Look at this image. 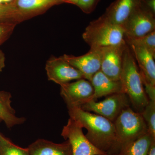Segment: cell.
<instances>
[{
  "label": "cell",
  "instance_id": "obj_1",
  "mask_svg": "<svg viewBox=\"0 0 155 155\" xmlns=\"http://www.w3.org/2000/svg\"><path fill=\"white\" fill-rule=\"evenodd\" d=\"M67 106L70 118L79 122L87 130L85 136L87 139L98 149L107 154L116 137L114 122L79 107Z\"/></svg>",
  "mask_w": 155,
  "mask_h": 155
},
{
  "label": "cell",
  "instance_id": "obj_2",
  "mask_svg": "<svg viewBox=\"0 0 155 155\" xmlns=\"http://www.w3.org/2000/svg\"><path fill=\"white\" fill-rule=\"evenodd\" d=\"M120 80L123 91L129 98L134 110L141 114L149 99L145 91L133 52L127 44L123 54Z\"/></svg>",
  "mask_w": 155,
  "mask_h": 155
},
{
  "label": "cell",
  "instance_id": "obj_3",
  "mask_svg": "<svg viewBox=\"0 0 155 155\" xmlns=\"http://www.w3.org/2000/svg\"><path fill=\"white\" fill-rule=\"evenodd\" d=\"M116 131L115 142L108 155H117L121 150L148 132L141 114L130 107L125 109L114 122Z\"/></svg>",
  "mask_w": 155,
  "mask_h": 155
},
{
  "label": "cell",
  "instance_id": "obj_4",
  "mask_svg": "<svg viewBox=\"0 0 155 155\" xmlns=\"http://www.w3.org/2000/svg\"><path fill=\"white\" fill-rule=\"evenodd\" d=\"M122 26L116 25L102 15L91 21L82 34L84 40L91 48L116 45L125 41Z\"/></svg>",
  "mask_w": 155,
  "mask_h": 155
},
{
  "label": "cell",
  "instance_id": "obj_5",
  "mask_svg": "<svg viewBox=\"0 0 155 155\" xmlns=\"http://www.w3.org/2000/svg\"><path fill=\"white\" fill-rule=\"evenodd\" d=\"M129 98L124 93L108 96L105 99L97 102L91 100L81 108L84 110L93 112L114 122L122 111L130 107Z\"/></svg>",
  "mask_w": 155,
  "mask_h": 155
},
{
  "label": "cell",
  "instance_id": "obj_6",
  "mask_svg": "<svg viewBox=\"0 0 155 155\" xmlns=\"http://www.w3.org/2000/svg\"><path fill=\"white\" fill-rule=\"evenodd\" d=\"M83 128L79 122L70 118L63 127L61 135L70 143L72 155H108L92 144L84 134Z\"/></svg>",
  "mask_w": 155,
  "mask_h": 155
},
{
  "label": "cell",
  "instance_id": "obj_7",
  "mask_svg": "<svg viewBox=\"0 0 155 155\" xmlns=\"http://www.w3.org/2000/svg\"><path fill=\"white\" fill-rule=\"evenodd\" d=\"M155 14L140 4L136 7L122 28L125 38H137L155 30Z\"/></svg>",
  "mask_w": 155,
  "mask_h": 155
},
{
  "label": "cell",
  "instance_id": "obj_8",
  "mask_svg": "<svg viewBox=\"0 0 155 155\" xmlns=\"http://www.w3.org/2000/svg\"><path fill=\"white\" fill-rule=\"evenodd\" d=\"M61 95L67 106L81 107L92 100L94 90L91 82L81 78L72 83L60 84Z\"/></svg>",
  "mask_w": 155,
  "mask_h": 155
},
{
  "label": "cell",
  "instance_id": "obj_9",
  "mask_svg": "<svg viewBox=\"0 0 155 155\" xmlns=\"http://www.w3.org/2000/svg\"><path fill=\"white\" fill-rule=\"evenodd\" d=\"M102 48H91L83 55L74 56L64 54L61 56L70 65L79 70L84 79L90 81L93 75L101 70Z\"/></svg>",
  "mask_w": 155,
  "mask_h": 155
},
{
  "label": "cell",
  "instance_id": "obj_10",
  "mask_svg": "<svg viewBox=\"0 0 155 155\" xmlns=\"http://www.w3.org/2000/svg\"><path fill=\"white\" fill-rule=\"evenodd\" d=\"M48 79L60 84L71 81L84 78L83 74L64 60L62 57L50 58L46 63Z\"/></svg>",
  "mask_w": 155,
  "mask_h": 155
},
{
  "label": "cell",
  "instance_id": "obj_11",
  "mask_svg": "<svg viewBox=\"0 0 155 155\" xmlns=\"http://www.w3.org/2000/svg\"><path fill=\"white\" fill-rule=\"evenodd\" d=\"M126 41L116 45L102 48L101 70L112 80H120Z\"/></svg>",
  "mask_w": 155,
  "mask_h": 155
},
{
  "label": "cell",
  "instance_id": "obj_12",
  "mask_svg": "<svg viewBox=\"0 0 155 155\" xmlns=\"http://www.w3.org/2000/svg\"><path fill=\"white\" fill-rule=\"evenodd\" d=\"M138 4L139 0H116L102 15L110 22L122 27Z\"/></svg>",
  "mask_w": 155,
  "mask_h": 155
},
{
  "label": "cell",
  "instance_id": "obj_13",
  "mask_svg": "<svg viewBox=\"0 0 155 155\" xmlns=\"http://www.w3.org/2000/svg\"><path fill=\"white\" fill-rule=\"evenodd\" d=\"M90 82L94 90L92 98L94 101H96L102 97L124 93L120 80H112L101 70L93 75Z\"/></svg>",
  "mask_w": 155,
  "mask_h": 155
},
{
  "label": "cell",
  "instance_id": "obj_14",
  "mask_svg": "<svg viewBox=\"0 0 155 155\" xmlns=\"http://www.w3.org/2000/svg\"><path fill=\"white\" fill-rule=\"evenodd\" d=\"M56 143L43 139H38L28 146L30 155H72V149L68 140Z\"/></svg>",
  "mask_w": 155,
  "mask_h": 155
},
{
  "label": "cell",
  "instance_id": "obj_15",
  "mask_svg": "<svg viewBox=\"0 0 155 155\" xmlns=\"http://www.w3.org/2000/svg\"><path fill=\"white\" fill-rule=\"evenodd\" d=\"M129 46L138 63L140 71L148 81L155 85V56L145 48L134 45Z\"/></svg>",
  "mask_w": 155,
  "mask_h": 155
},
{
  "label": "cell",
  "instance_id": "obj_16",
  "mask_svg": "<svg viewBox=\"0 0 155 155\" xmlns=\"http://www.w3.org/2000/svg\"><path fill=\"white\" fill-rule=\"evenodd\" d=\"M11 98L9 92L0 91V118L8 128L22 125L26 121L24 117L16 116V111L11 106Z\"/></svg>",
  "mask_w": 155,
  "mask_h": 155
},
{
  "label": "cell",
  "instance_id": "obj_17",
  "mask_svg": "<svg viewBox=\"0 0 155 155\" xmlns=\"http://www.w3.org/2000/svg\"><path fill=\"white\" fill-rule=\"evenodd\" d=\"M12 2L19 11L31 17L42 14L54 6L44 0H13Z\"/></svg>",
  "mask_w": 155,
  "mask_h": 155
},
{
  "label": "cell",
  "instance_id": "obj_18",
  "mask_svg": "<svg viewBox=\"0 0 155 155\" xmlns=\"http://www.w3.org/2000/svg\"><path fill=\"white\" fill-rule=\"evenodd\" d=\"M155 138L148 131L120 151L117 155H148Z\"/></svg>",
  "mask_w": 155,
  "mask_h": 155
},
{
  "label": "cell",
  "instance_id": "obj_19",
  "mask_svg": "<svg viewBox=\"0 0 155 155\" xmlns=\"http://www.w3.org/2000/svg\"><path fill=\"white\" fill-rule=\"evenodd\" d=\"M31 17L19 11L12 2L0 4V22H19Z\"/></svg>",
  "mask_w": 155,
  "mask_h": 155
},
{
  "label": "cell",
  "instance_id": "obj_20",
  "mask_svg": "<svg viewBox=\"0 0 155 155\" xmlns=\"http://www.w3.org/2000/svg\"><path fill=\"white\" fill-rule=\"evenodd\" d=\"M0 155H30L28 148L14 144L10 139L0 133Z\"/></svg>",
  "mask_w": 155,
  "mask_h": 155
},
{
  "label": "cell",
  "instance_id": "obj_21",
  "mask_svg": "<svg viewBox=\"0 0 155 155\" xmlns=\"http://www.w3.org/2000/svg\"><path fill=\"white\" fill-rule=\"evenodd\" d=\"M125 40L128 45H134L145 48L155 57V30L137 38L125 37Z\"/></svg>",
  "mask_w": 155,
  "mask_h": 155
},
{
  "label": "cell",
  "instance_id": "obj_22",
  "mask_svg": "<svg viewBox=\"0 0 155 155\" xmlns=\"http://www.w3.org/2000/svg\"><path fill=\"white\" fill-rule=\"evenodd\" d=\"M141 114L146 124L148 131L155 138V101L149 100Z\"/></svg>",
  "mask_w": 155,
  "mask_h": 155
},
{
  "label": "cell",
  "instance_id": "obj_23",
  "mask_svg": "<svg viewBox=\"0 0 155 155\" xmlns=\"http://www.w3.org/2000/svg\"><path fill=\"white\" fill-rule=\"evenodd\" d=\"M17 24L14 22H0V46L10 37Z\"/></svg>",
  "mask_w": 155,
  "mask_h": 155
},
{
  "label": "cell",
  "instance_id": "obj_24",
  "mask_svg": "<svg viewBox=\"0 0 155 155\" xmlns=\"http://www.w3.org/2000/svg\"><path fill=\"white\" fill-rule=\"evenodd\" d=\"M100 0H78L76 5L84 13L89 14L94 11Z\"/></svg>",
  "mask_w": 155,
  "mask_h": 155
},
{
  "label": "cell",
  "instance_id": "obj_25",
  "mask_svg": "<svg viewBox=\"0 0 155 155\" xmlns=\"http://www.w3.org/2000/svg\"><path fill=\"white\" fill-rule=\"evenodd\" d=\"M143 84L144 87V89L149 100L155 101V85H153L148 81L145 78L144 75L140 71Z\"/></svg>",
  "mask_w": 155,
  "mask_h": 155
},
{
  "label": "cell",
  "instance_id": "obj_26",
  "mask_svg": "<svg viewBox=\"0 0 155 155\" xmlns=\"http://www.w3.org/2000/svg\"><path fill=\"white\" fill-rule=\"evenodd\" d=\"M140 4L155 14V0H139Z\"/></svg>",
  "mask_w": 155,
  "mask_h": 155
},
{
  "label": "cell",
  "instance_id": "obj_27",
  "mask_svg": "<svg viewBox=\"0 0 155 155\" xmlns=\"http://www.w3.org/2000/svg\"><path fill=\"white\" fill-rule=\"evenodd\" d=\"M5 66V57L4 53L0 50V72L2 71Z\"/></svg>",
  "mask_w": 155,
  "mask_h": 155
},
{
  "label": "cell",
  "instance_id": "obj_28",
  "mask_svg": "<svg viewBox=\"0 0 155 155\" xmlns=\"http://www.w3.org/2000/svg\"><path fill=\"white\" fill-rule=\"evenodd\" d=\"M148 155H155V140L152 142Z\"/></svg>",
  "mask_w": 155,
  "mask_h": 155
},
{
  "label": "cell",
  "instance_id": "obj_29",
  "mask_svg": "<svg viewBox=\"0 0 155 155\" xmlns=\"http://www.w3.org/2000/svg\"><path fill=\"white\" fill-rule=\"evenodd\" d=\"M63 3H69L72 5H76L78 0H62Z\"/></svg>",
  "mask_w": 155,
  "mask_h": 155
},
{
  "label": "cell",
  "instance_id": "obj_30",
  "mask_svg": "<svg viewBox=\"0 0 155 155\" xmlns=\"http://www.w3.org/2000/svg\"><path fill=\"white\" fill-rule=\"evenodd\" d=\"M48 1L51 2L54 5V6L63 3L62 0H48Z\"/></svg>",
  "mask_w": 155,
  "mask_h": 155
},
{
  "label": "cell",
  "instance_id": "obj_31",
  "mask_svg": "<svg viewBox=\"0 0 155 155\" xmlns=\"http://www.w3.org/2000/svg\"><path fill=\"white\" fill-rule=\"evenodd\" d=\"M3 2L5 3H9L12 2L13 0H2Z\"/></svg>",
  "mask_w": 155,
  "mask_h": 155
},
{
  "label": "cell",
  "instance_id": "obj_32",
  "mask_svg": "<svg viewBox=\"0 0 155 155\" xmlns=\"http://www.w3.org/2000/svg\"><path fill=\"white\" fill-rule=\"evenodd\" d=\"M3 1L2 0H0V4H2Z\"/></svg>",
  "mask_w": 155,
  "mask_h": 155
},
{
  "label": "cell",
  "instance_id": "obj_33",
  "mask_svg": "<svg viewBox=\"0 0 155 155\" xmlns=\"http://www.w3.org/2000/svg\"><path fill=\"white\" fill-rule=\"evenodd\" d=\"M3 122L2 120V119H1V118H0V123H1V122Z\"/></svg>",
  "mask_w": 155,
  "mask_h": 155
},
{
  "label": "cell",
  "instance_id": "obj_34",
  "mask_svg": "<svg viewBox=\"0 0 155 155\" xmlns=\"http://www.w3.org/2000/svg\"><path fill=\"white\" fill-rule=\"evenodd\" d=\"M44 1H49L48 0H44Z\"/></svg>",
  "mask_w": 155,
  "mask_h": 155
}]
</instances>
